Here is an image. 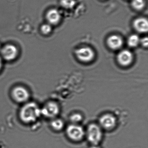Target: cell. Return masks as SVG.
Returning <instances> with one entry per match:
<instances>
[{"label": "cell", "mask_w": 148, "mask_h": 148, "mask_svg": "<svg viewBox=\"0 0 148 148\" xmlns=\"http://www.w3.org/2000/svg\"><path fill=\"white\" fill-rule=\"evenodd\" d=\"M41 115V108L34 102L25 104L21 109L19 113L21 119L26 123L35 122Z\"/></svg>", "instance_id": "6da1fadb"}, {"label": "cell", "mask_w": 148, "mask_h": 148, "mask_svg": "<svg viewBox=\"0 0 148 148\" xmlns=\"http://www.w3.org/2000/svg\"><path fill=\"white\" fill-rule=\"evenodd\" d=\"M85 136L90 143L97 145L101 142L103 136V131L99 125L90 124L87 126Z\"/></svg>", "instance_id": "7a4b0ae2"}, {"label": "cell", "mask_w": 148, "mask_h": 148, "mask_svg": "<svg viewBox=\"0 0 148 148\" xmlns=\"http://www.w3.org/2000/svg\"><path fill=\"white\" fill-rule=\"evenodd\" d=\"M66 134L71 140L74 142H79L84 138L85 131L79 125L71 124L66 128Z\"/></svg>", "instance_id": "3957f363"}, {"label": "cell", "mask_w": 148, "mask_h": 148, "mask_svg": "<svg viewBox=\"0 0 148 148\" xmlns=\"http://www.w3.org/2000/svg\"><path fill=\"white\" fill-rule=\"evenodd\" d=\"M75 55L79 61L84 63L92 62L95 57L94 51L88 47H84L77 49Z\"/></svg>", "instance_id": "277c9868"}, {"label": "cell", "mask_w": 148, "mask_h": 148, "mask_svg": "<svg viewBox=\"0 0 148 148\" xmlns=\"http://www.w3.org/2000/svg\"><path fill=\"white\" fill-rule=\"evenodd\" d=\"M12 96L16 102L18 103H26L30 98L29 91L23 86H19L14 87L12 91Z\"/></svg>", "instance_id": "5b68a950"}, {"label": "cell", "mask_w": 148, "mask_h": 148, "mask_svg": "<svg viewBox=\"0 0 148 148\" xmlns=\"http://www.w3.org/2000/svg\"><path fill=\"white\" fill-rule=\"evenodd\" d=\"M60 111L59 106L53 101L47 102L41 108V115L47 118H55L58 115Z\"/></svg>", "instance_id": "8992f818"}, {"label": "cell", "mask_w": 148, "mask_h": 148, "mask_svg": "<svg viewBox=\"0 0 148 148\" xmlns=\"http://www.w3.org/2000/svg\"><path fill=\"white\" fill-rule=\"evenodd\" d=\"M116 123L115 116L110 113H106L100 117L99 125L102 129L110 130L115 128Z\"/></svg>", "instance_id": "52a82bcc"}, {"label": "cell", "mask_w": 148, "mask_h": 148, "mask_svg": "<svg viewBox=\"0 0 148 148\" xmlns=\"http://www.w3.org/2000/svg\"><path fill=\"white\" fill-rule=\"evenodd\" d=\"M116 60L119 65L127 67L133 62L134 56L132 52L129 50H123L118 53Z\"/></svg>", "instance_id": "ba28073f"}, {"label": "cell", "mask_w": 148, "mask_h": 148, "mask_svg": "<svg viewBox=\"0 0 148 148\" xmlns=\"http://www.w3.org/2000/svg\"><path fill=\"white\" fill-rule=\"evenodd\" d=\"M1 56L7 61H12L16 58L18 54L17 47L12 45H8L1 48Z\"/></svg>", "instance_id": "9c48e42d"}, {"label": "cell", "mask_w": 148, "mask_h": 148, "mask_svg": "<svg viewBox=\"0 0 148 148\" xmlns=\"http://www.w3.org/2000/svg\"><path fill=\"white\" fill-rule=\"evenodd\" d=\"M106 43L110 49L116 51L122 48L123 45V40L119 35L114 34L108 37Z\"/></svg>", "instance_id": "30bf717a"}, {"label": "cell", "mask_w": 148, "mask_h": 148, "mask_svg": "<svg viewBox=\"0 0 148 148\" xmlns=\"http://www.w3.org/2000/svg\"><path fill=\"white\" fill-rule=\"evenodd\" d=\"M133 26L135 30L139 33H145L148 30V22L145 18H138L136 19L133 22Z\"/></svg>", "instance_id": "8fae6325"}, {"label": "cell", "mask_w": 148, "mask_h": 148, "mask_svg": "<svg viewBox=\"0 0 148 148\" xmlns=\"http://www.w3.org/2000/svg\"><path fill=\"white\" fill-rule=\"evenodd\" d=\"M46 18L48 24L51 25H57L61 20V14L59 11L57 9H51L47 12Z\"/></svg>", "instance_id": "7c38bea8"}, {"label": "cell", "mask_w": 148, "mask_h": 148, "mask_svg": "<svg viewBox=\"0 0 148 148\" xmlns=\"http://www.w3.org/2000/svg\"><path fill=\"white\" fill-rule=\"evenodd\" d=\"M140 38L138 35L136 34H132L128 38L127 44L130 47L135 48L140 44Z\"/></svg>", "instance_id": "4fadbf2b"}, {"label": "cell", "mask_w": 148, "mask_h": 148, "mask_svg": "<svg viewBox=\"0 0 148 148\" xmlns=\"http://www.w3.org/2000/svg\"><path fill=\"white\" fill-rule=\"evenodd\" d=\"M51 125L54 130L59 131L64 128V123L60 119L54 118L51 122Z\"/></svg>", "instance_id": "5bb4252c"}, {"label": "cell", "mask_w": 148, "mask_h": 148, "mask_svg": "<svg viewBox=\"0 0 148 148\" xmlns=\"http://www.w3.org/2000/svg\"><path fill=\"white\" fill-rule=\"evenodd\" d=\"M131 6L133 9L136 11H142L145 6V0H132Z\"/></svg>", "instance_id": "9a60e30c"}, {"label": "cell", "mask_w": 148, "mask_h": 148, "mask_svg": "<svg viewBox=\"0 0 148 148\" xmlns=\"http://www.w3.org/2000/svg\"><path fill=\"white\" fill-rule=\"evenodd\" d=\"M83 120V116L80 113L76 112L72 114L70 116V120L72 123V124H78Z\"/></svg>", "instance_id": "2e32d148"}, {"label": "cell", "mask_w": 148, "mask_h": 148, "mask_svg": "<svg viewBox=\"0 0 148 148\" xmlns=\"http://www.w3.org/2000/svg\"><path fill=\"white\" fill-rule=\"evenodd\" d=\"M75 0H61L60 5L64 8L70 9L72 8L75 5Z\"/></svg>", "instance_id": "e0dca14e"}, {"label": "cell", "mask_w": 148, "mask_h": 148, "mask_svg": "<svg viewBox=\"0 0 148 148\" xmlns=\"http://www.w3.org/2000/svg\"><path fill=\"white\" fill-rule=\"evenodd\" d=\"M41 32L43 34L47 35L51 33L52 30L51 25L49 24H45L42 25L41 27Z\"/></svg>", "instance_id": "ac0fdd59"}, {"label": "cell", "mask_w": 148, "mask_h": 148, "mask_svg": "<svg viewBox=\"0 0 148 148\" xmlns=\"http://www.w3.org/2000/svg\"><path fill=\"white\" fill-rule=\"evenodd\" d=\"M140 44L145 48H147L148 45V38L147 37H144L140 39Z\"/></svg>", "instance_id": "d6986e66"}, {"label": "cell", "mask_w": 148, "mask_h": 148, "mask_svg": "<svg viewBox=\"0 0 148 148\" xmlns=\"http://www.w3.org/2000/svg\"><path fill=\"white\" fill-rule=\"evenodd\" d=\"M2 64H3V63H2V59L1 58H0V70H1V68H2Z\"/></svg>", "instance_id": "ffe728a7"}, {"label": "cell", "mask_w": 148, "mask_h": 148, "mask_svg": "<svg viewBox=\"0 0 148 148\" xmlns=\"http://www.w3.org/2000/svg\"><path fill=\"white\" fill-rule=\"evenodd\" d=\"M1 46H0V51H1Z\"/></svg>", "instance_id": "44dd1931"}]
</instances>
